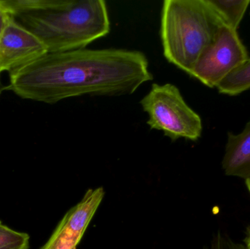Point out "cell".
Instances as JSON below:
<instances>
[{"mask_svg": "<svg viewBox=\"0 0 250 249\" xmlns=\"http://www.w3.org/2000/svg\"><path fill=\"white\" fill-rule=\"evenodd\" d=\"M9 75L6 90L50 105L86 95H132L153 80L145 54L123 48L48 53Z\"/></svg>", "mask_w": 250, "mask_h": 249, "instance_id": "1", "label": "cell"}, {"mask_svg": "<svg viewBox=\"0 0 250 249\" xmlns=\"http://www.w3.org/2000/svg\"><path fill=\"white\" fill-rule=\"evenodd\" d=\"M0 5L48 53L83 49L111 30L104 0H0Z\"/></svg>", "mask_w": 250, "mask_h": 249, "instance_id": "2", "label": "cell"}, {"mask_svg": "<svg viewBox=\"0 0 250 249\" xmlns=\"http://www.w3.org/2000/svg\"><path fill=\"white\" fill-rule=\"evenodd\" d=\"M223 26L208 0H166L160 26L165 58L189 75Z\"/></svg>", "mask_w": 250, "mask_h": 249, "instance_id": "3", "label": "cell"}, {"mask_svg": "<svg viewBox=\"0 0 250 249\" xmlns=\"http://www.w3.org/2000/svg\"><path fill=\"white\" fill-rule=\"evenodd\" d=\"M148 115L147 124L175 141L180 138L196 141L202 134V120L185 102L177 86L153 83L140 101Z\"/></svg>", "mask_w": 250, "mask_h": 249, "instance_id": "4", "label": "cell"}, {"mask_svg": "<svg viewBox=\"0 0 250 249\" xmlns=\"http://www.w3.org/2000/svg\"><path fill=\"white\" fill-rule=\"evenodd\" d=\"M249 58L237 30L223 26L204 50L189 76L209 88H217L235 69Z\"/></svg>", "mask_w": 250, "mask_h": 249, "instance_id": "5", "label": "cell"}, {"mask_svg": "<svg viewBox=\"0 0 250 249\" xmlns=\"http://www.w3.org/2000/svg\"><path fill=\"white\" fill-rule=\"evenodd\" d=\"M48 53V48L36 35L10 17L0 36V73L10 74Z\"/></svg>", "mask_w": 250, "mask_h": 249, "instance_id": "6", "label": "cell"}, {"mask_svg": "<svg viewBox=\"0 0 250 249\" xmlns=\"http://www.w3.org/2000/svg\"><path fill=\"white\" fill-rule=\"evenodd\" d=\"M222 167L228 176L250 178V120L239 134L228 133Z\"/></svg>", "mask_w": 250, "mask_h": 249, "instance_id": "7", "label": "cell"}, {"mask_svg": "<svg viewBox=\"0 0 250 249\" xmlns=\"http://www.w3.org/2000/svg\"><path fill=\"white\" fill-rule=\"evenodd\" d=\"M224 26L237 30L250 4V0H208Z\"/></svg>", "mask_w": 250, "mask_h": 249, "instance_id": "8", "label": "cell"}, {"mask_svg": "<svg viewBox=\"0 0 250 249\" xmlns=\"http://www.w3.org/2000/svg\"><path fill=\"white\" fill-rule=\"evenodd\" d=\"M219 92L236 96L250 89V58L235 69L217 86Z\"/></svg>", "mask_w": 250, "mask_h": 249, "instance_id": "9", "label": "cell"}, {"mask_svg": "<svg viewBox=\"0 0 250 249\" xmlns=\"http://www.w3.org/2000/svg\"><path fill=\"white\" fill-rule=\"evenodd\" d=\"M82 238L66 225L62 219L46 244L40 249H76Z\"/></svg>", "mask_w": 250, "mask_h": 249, "instance_id": "10", "label": "cell"}, {"mask_svg": "<svg viewBox=\"0 0 250 249\" xmlns=\"http://www.w3.org/2000/svg\"><path fill=\"white\" fill-rule=\"evenodd\" d=\"M30 237L17 232L0 222V249H29Z\"/></svg>", "mask_w": 250, "mask_h": 249, "instance_id": "11", "label": "cell"}, {"mask_svg": "<svg viewBox=\"0 0 250 249\" xmlns=\"http://www.w3.org/2000/svg\"><path fill=\"white\" fill-rule=\"evenodd\" d=\"M204 249H248L246 246L233 241L227 235L217 232L211 244Z\"/></svg>", "mask_w": 250, "mask_h": 249, "instance_id": "12", "label": "cell"}, {"mask_svg": "<svg viewBox=\"0 0 250 249\" xmlns=\"http://www.w3.org/2000/svg\"><path fill=\"white\" fill-rule=\"evenodd\" d=\"M10 18L8 13L0 5V36H1V33H2L6 25L8 23Z\"/></svg>", "mask_w": 250, "mask_h": 249, "instance_id": "13", "label": "cell"}, {"mask_svg": "<svg viewBox=\"0 0 250 249\" xmlns=\"http://www.w3.org/2000/svg\"><path fill=\"white\" fill-rule=\"evenodd\" d=\"M1 73H0V97H1L3 92H4V90H6V86L3 84L2 81H1Z\"/></svg>", "mask_w": 250, "mask_h": 249, "instance_id": "14", "label": "cell"}, {"mask_svg": "<svg viewBox=\"0 0 250 249\" xmlns=\"http://www.w3.org/2000/svg\"><path fill=\"white\" fill-rule=\"evenodd\" d=\"M247 249H250V230L248 234V239H247Z\"/></svg>", "mask_w": 250, "mask_h": 249, "instance_id": "15", "label": "cell"}, {"mask_svg": "<svg viewBox=\"0 0 250 249\" xmlns=\"http://www.w3.org/2000/svg\"><path fill=\"white\" fill-rule=\"evenodd\" d=\"M245 183H246L247 188H248V191L250 193V179L246 180Z\"/></svg>", "mask_w": 250, "mask_h": 249, "instance_id": "16", "label": "cell"}]
</instances>
